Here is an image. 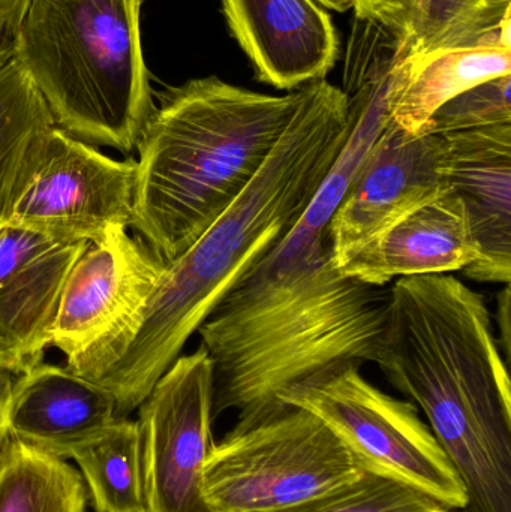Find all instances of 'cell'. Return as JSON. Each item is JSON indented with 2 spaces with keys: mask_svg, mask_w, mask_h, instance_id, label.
<instances>
[{
  "mask_svg": "<svg viewBox=\"0 0 511 512\" xmlns=\"http://www.w3.org/2000/svg\"><path fill=\"white\" fill-rule=\"evenodd\" d=\"M117 420L110 391L44 361L15 376L6 412L12 441L60 460L71 459Z\"/></svg>",
  "mask_w": 511,
  "mask_h": 512,
  "instance_id": "obj_15",
  "label": "cell"
},
{
  "mask_svg": "<svg viewBox=\"0 0 511 512\" xmlns=\"http://www.w3.org/2000/svg\"><path fill=\"white\" fill-rule=\"evenodd\" d=\"M511 0H416L404 44L408 54L440 47H511Z\"/></svg>",
  "mask_w": 511,
  "mask_h": 512,
  "instance_id": "obj_20",
  "label": "cell"
},
{
  "mask_svg": "<svg viewBox=\"0 0 511 512\" xmlns=\"http://www.w3.org/2000/svg\"><path fill=\"white\" fill-rule=\"evenodd\" d=\"M86 484L66 460L9 439L0 460V512H86Z\"/></svg>",
  "mask_w": 511,
  "mask_h": 512,
  "instance_id": "obj_21",
  "label": "cell"
},
{
  "mask_svg": "<svg viewBox=\"0 0 511 512\" xmlns=\"http://www.w3.org/2000/svg\"><path fill=\"white\" fill-rule=\"evenodd\" d=\"M374 361L422 409L471 512H511V384L485 298L452 274L390 286Z\"/></svg>",
  "mask_w": 511,
  "mask_h": 512,
  "instance_id": "obj_3",
  "label": "cell"
},
{
  "mask_svg": "<svg viewBox=\"0 0 511 512\" xmlns=\"http://www.w3.org/2000/svg\"><path fill=\"white\" fill-rule=\"evenodd\" d=\"M156 99L135 147L131 228L170 264L255 179L299 107L300 89L264 95L207 77Z\"/></svg>",
  "mask_w": 511,
  "mask_h": 512,
  "instance_id": "obj_4",
  "label": "cell"
},
{
  "mask_svg": "<svg viewBox=\"0 0 511 512\" xmlns=\"http://www.w3.org/2000/svg\"><path fill=\"white\" fill-rule=\"evenodd\" d=\"M351 129L344 90L300 87V102L272 155L227 212L165 265L134 333L95 379L128 418L180 357L219 301L294 227L341 155Z\"/></svg>",
  "mask_w": 511,
  "mask_h": 512,
  "instance_id": "obj_2",
  "label": "cell"
},
{
  "mask_svg": "<svg viewBox=\"0 0 511 512\" xmlns=\"http://www.w3.org/2000/svg\"><path fill=\"white\" fill-rule=\"evenodd\" d=\"M450 512H471V511L468 510V508H465V510H455V511H450Z\"/></svg>",
  "mask_w": 511,
  "mask_h": 512,
  "instance_id": "obj_28",
  "label": "cell"
},
{
  "mask_svg": "<svg viewBox=\"0 0 511 512\" xmlns=\"http://www.w3.org/2000/svg\"><path fill=\"white\" fill-rule=\"evenodd\" d=\"M147 512H215L204 496L213 445V364L203 348L180 355L140 405Z\"/></svg>",
  "mask_w": 511,
  "mask_h": 512,
  "instance_id": "obj_9",
  "label": "cell"
},
{
  "mask_svg": "<svg viewBox=\"0 0 511 512\" xmlns=\"http://www.w3.org/2000/svg\"><path fill=\"white\" fill-rule=\"evenodd\" d=\"M356 20L372 21L389 27L402 36L404 41L408 20L416 0H351Z\"/></svg>",
  "mask_w": 511,
  "mask_h": 512,
  "instance_id": "obj_24",
  "label": "cell"
},
{
  "mask_svg": "<svg viewBox=\"0 0 511 512\" xmlns=\"http://www.w3.org/2000/svg\"><path fill=\"white\" fill-rule=\"evenodd\" d=\"M146 0H29L15 57L57 128L134 152L155 108L141 44Z\"/></svg>",
  "mask_w": 511,
  "mask_h": 512,
  "instance_id": "obj_5",
  "label": "cell"
},
{
  "mask_svg": "<svg viewBox=\"0 0 511 512\" xmlns=\"http://www.w3.org/2000/svg\"><path fill=\"white\" fill-rule=\"evenodd\" d=\"M511 123V74L477 84L441 105L425 134L446 135Z\"/></svg>",
  "mask_w": 511,
  "mask_h": 512,
  "instance_id": "obj_23",
  "label": "cell"
},
{
  "mask_svg": "<svg viewBox=\"0 0 511 512\" xmlns=\"http://www.w3.org/2000/svg\"><path fill=\"white\" fill-rule=\"evenodd\" d=\"M257 78L279 90L324 80L339 56L329 12L315 0H221Z\"/></svg>",
  "mask_w": 511,
  "mask_h": 512,
  "instance_id": "obj_13",
  "label": "cell"
},
{
  "mask_svg": "<svg viewBox=\"0 0 511 512\" xmlns=\"http://www.w3.org/2000/svg\"><path fill=\"white\" fill-rule=\"evenodd\" d=\"M444 192L443 135H411L389 117L330 221L338 268L363 246Z\"/></svg>",
  "mask_w": 511,
  "mask_h": 512,
  "instance_id": "obj_11",
  "label": "cell"
},
{
  "mask_svg": "<svg viewBox=\"0 0 511 512\" xmlns=\"http://www.w3.org/2000/svg\"><path fill=\"white\" fill-rule=\"evenodd\" d=\"M511 74V47H440L401 57L387 95L390 120L411 135L425 134L432 114L459 93Z\"/></svg>",
  "mask_w": 511,
  "mask_h": 512,
  "instance_id": "obj_17",
  "label": "cell"
},
{
  "mask_svg": "<svg viewBox=\"0 0 511 512\" xmlns=\"http://www.w3.org/2000/svg\"><path fill=\"white\" fill-rule=\"evenodd\" d=\"M165 265L126 230L87 248L69 271L50 334L69 370L89 381L101 375L134 333Z\"/></svg>",
  "mask_w": 511,
  "mask_h": 512,
  "instance_id": "obj_8",
  "label": "cell"
},
{
  "mask_svg": "<svg viewBox=\"0 0 511 512\" xmlns=\"http://www.w3.org/2000/svg\"><path fill=\"white\" fill-rule=\"evenodd\" d=\"M447 191L461 198L479 246L477 282L511 280V123L443 135Z\"/></svg>",
  "mask_w": 511,
  "mask_h": 512,
  "instance_id": "obj_14",
  "label": "cell"
},
{
  "mask_svg": "<svg viewBox=\"0 0 511 512\" xmlns=\"http://www.w3.org/2000/svg\"><path fill=\"white\" fill-rule=\"evenodd\" d=\"M362 466L317 415L282 402L210 448L204 496L215 512H276L356 480Z\"/></svg>",
  "mask_w": 511,
  "mask_h": 512,
  "instance_id": "obj_6",
  "label": "cell"
},
{
  "mask_svg": "<svg viewBox=\"0 0 511 512\" xmlns=\"http://www.w3.org/2000/svg\"><path fill=\"white\" fill-rule=\"evenodd\" d=\"M15 375L9 363L8 354L0 343V460L9 442L8 423H6V412H8L9 396H11L12 384Z\"/></svg>",
  "mask_w": 511,
  "mask_h": 512,
  "instance_id": "obj_26",
  "label": "cell"
},
{
  "mask_svg": "<svg viewBox=\"0 0 511 512\" xmlns=\"http://www.w3.org/2000/svg\"><path fill=\"white\" fill-rule=\"evenodd\" d=\"M29 0H0V63L15 56V42Z\"/></svg>",
  "mask_w": 511,
  "mask_h": 512,
  "instance_id": "obj_25",
  "label": "cell"
},
{
  "mask_svg": "<svg viewBox=\"0 0 511 512\" xmlns=\"http://www.w3.org/2000/svg\"><path fill=\"white\" fill-rule=\"evenodd\" d=\"M53 116L17 57L0 63V228L44 152Z\"/></svg>",
  "mask_w": 511,
  "mask_h": 512,
  "instance_id": "obj_18",
  "label": "cell"
},
{
  "mask_svg": "<svg viewBox=\"0 0 511 512\" xmlns=\"http://www.w3.org/2000/svg\"><path fill=\"white\" fill-rule=\"evenodd\" d=\"M315 2L323 6L324 9L336 12H347L348 9L353 8L351 0H315Z\"/></svg>",
  "mask_w": 511,
  "mask_h": 512,
  "instance_id": "obj_27",
  "label": "cell"
},
{
  "mask_svg": "<svg viewBox=\"0 0 511 512\" xmlns=\"http://www.w3.org/2000/svg\"><path fill=\"white\" fill-rule=\"evenodd\" d=\"M80 466L96 512H132L144 508L140 430L122 418L81 445L71 457Z\"/></svg>",
  "mask_w": 511,
  "mask_h": 512,
  "instance_id": "obj_19",
  "label": "cell"
},
{
  "mask_svg": "<svg viewBox=\"0 0 511 512\" xmlns=\"http://www.w3.org/2000/svg\"><path fill=\"white\" fill-rule=\"evenodd\" d=\"M333 215L312 200L198 328L213 364V420L228 411L237 421L252 420L330 367L374 361L390 289L339 271Z\"/></svg>",
  "mask_w": 511,
  "mask_h": 512,
  "instance_id": "obj_1",
  "label": "cell"
},
{
  "mask_svg": "<svg viewBox=\"0 0 511 512\" xmlns=\"http://www.w3.org/2000/svg\"><path fill=\"white\" fill-rule=\"evenodd\" d=\"M132 512H147L146 510H138V511H132Z\"/></svg>",
  "mask_w": 511,
  "mask_h": 512,
  "instance_id": "obj_29",
  "label": "cell"
},
{
  "mask_svg": "<svg viewBox=\"0 0 511 512\" xmlns=\"http://www.w3.org/2000/svg\"><path fill=\"white\" fill-rule=\"evenodd\" d=\"M135 185L137 161H116L56 126L3 225L92 245L131 228Z\"/></svg>",
  "mask_w": 511,
  "mask_h": 512,
  "instance_id": "obj_10",
  "label": "cell"
},
{
  "mask_svg": "<svg viewBox=\"0 0 511 512\" xmlns=\"http://www.w3.org/2000/svg\"><path fill=\"white\" fill-rule=\"evenodd\" d=\"M360 366L330 367L279 400L321 418L363 471L408 484L450 511L468 508L467 489L417 406L366 381Z\"/></svg>",
  "mask_w": 511,
  "mask_h": 512,
  "instance_id": "obj_7",
  "label": "cell"
},
{
  "mask_svg": "<svg viewBox=\"0 0 511 512\" xmlns=\"http://www.w3.org/2000/svg\"><path fill=\"white\" fill-rule=\"evenodd\" d=\"M276 512H450L414 487L363 471L356 480L303 504Z\"/></svg>",
  "mask_w": 511,
  "mask_h": 512,
  "instance_id": "obj_22",
  "label": "cell"
},
{
  "mask_svg": "<svg viewBox=\"0 0 511 512\" xmlns=\"http://www.w3.org/2000/svg\"><path fill=\"white\" fill-rule=\"evenodd\" d=\"M89 246L0 228V343L15 376L44 361L69 271Z\"/></svg>",
  "mask_w": 511,
  "mask_h": 512,
  "instance_id": "obj_12",
  "label": "cell"
},
{
  "mask_svg": "<svg viewBox=\"0 0 511 512\" xmlns=\"http://www.w3.org/2000/svg\"><path fill=\"white\" fill-rule=\"evenodd\" d=\"M479 258L461 198L447 191L405 216L339 267L344 276L386 286L401 277L449 274Z\"/></svg>",
  "mask_w": 511,
  "mask_h": 512,
  "instance_id": "obj_16",
  "label": "cell"
}]
</instances>
